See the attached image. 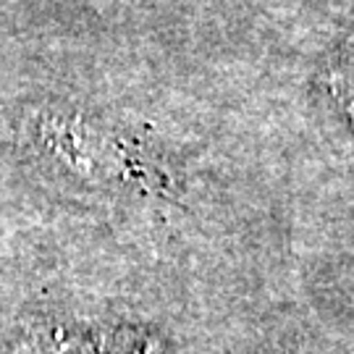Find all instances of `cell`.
Returning a JSON list of instances; mask_svg holds the SVG:
<instances>
[{"mask_svg": "<svg viewBox=\"0 0 354 354\" xmlns=\"http://www.w3.org/2000/svg\"><path fill=\"white\" fill-rule=\"evenodd\" d=\"M330 89H333L336 100L342 102L344 113L352 121L354 129V74H333L330 76Z\"/></svg>", "mask_w": 354, "mask_h": 354, "instance_id": "6da1fadb", "label": "cell"}]
</instances>
